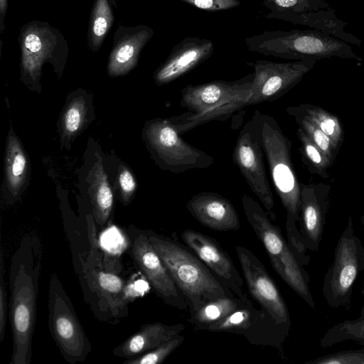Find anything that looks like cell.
Returning a JSON list of instances; mask_svg holds the SVG:
<instances>
[{
  "instance_id": "cell-1",
  "label": "cell",
  "mask_w": 364,
  "mask_h": 364,
  "mask_svg": "<svg viewBox=\"0 0 364 364\" xmlns=\"http://www.w3.org/2000/svg\"><path fill=\"white\" fill-rule=\"evenodd\" d=\"M41 264V240L37 235L27 233L12 255L9 270V318L13 340L10 364L31 363Z\"/></svg>"
},
{
  "instance_id": "cell-2",
  "label": "cell",
  "mask_w": 364,
  "mask_h": 364,
  "mask_svg": "<svg viewBox=\"0 0 364 364\" xmlns=\"http://www.w3.org/2000/svg\"><path fill=\"white\" fill-rule=\"evenodd\" d=\"M253 116L258 123L262 145L274 190L286 211L287 240L300 262L304 266L308 265L310 257L306 255L307 250L299 228L301 183L291 160V141L284 134L274 117L259 110H255Z\"/></svg>"
},
{
  "instance_id": "cell-3",
  "label": "cell",
  "mask_w": 364,
  "mask_h": 364,
  "mask_svg": "<svg viewBox=\"0 0 364 364\" xmlns=\"http://www.w3.org/2000/svg\"><path fill=\"white\" fill-rule=\"evenodd\" d=\"M253 73L237 80L188 85L181 90L180 107L186 111L166 118L181 135L212 121H226L247 107Z\"/></svg>"
},
{
  "instance_id": "cell-4",
  "label": "cell",
  "mask_w": 364,
  "mask_h": 364,
  "mask_svg": "<svg viewBox=\"0 0 364 364\" xmlns=\"http://www.w3.org/2000/svg\"><path fill=\"white\" fill-rule=\"evenodd\" d=\"M146 232L152 246L183 295L190 315L210 301L235 295L187 245L181 244L173 235L170 237Z\"/></svg>"
},
{
  "instance_id": "cell-5",
  "label": "cell",
  "mask_w": 364,
  "mask_h": 364,
  "mask_svg": "<svg viewBox=\"0 0 364 364\" xmlns=\"http://www.w3.org/2000/svg\"><path fill=\"white\" fill-rule=\"evenodd\" d=\"M245 42L252 52L279 58L316 62L339 58L363 62L349 43L314 29L265 31Z\"/></svg>"
},
{
  "instance_id": "cell-6",
  "label": "cell",
  "mask_w": 364,
  "mask_h": 364,
  "mask_svg": "<svg viewBox=\"0 0 364 364\" xmlns=\"http://www.w3.org/2000/svg\"><path fill=\"white\" fill-rule=\"evenodd\" d=\"M84 299L100 321L115 323L129 312L131 293L127 282L118 273L105 269L104 262L88 254L73 259Z\"/></svg>"
},
{
  "instance_id": "cell-7",
  "label": "cell",
  "mask_w": 364,
  "mask_h": 364,
  "mask_svg": "<svg viewBox=\"0 0 364 364\" xmlns=\"http://www.w3.org/2000/svg\"><path fill=\"white\" fill-rule=\"evenodd\" d=\"M242 205L245 217L264 247L274 271L311 308L315 309L309 274L284 239L280 228L250 196H242Z\"/></svg>"
},
{
  "instance_id": "cell-8",
  "label": "cell",
  "mask_w": 364,
  "mask_h": 364,
  "mask_svg": "<svg viewBox=\"0 0 364 364\" xmlns=\"http://www.w3.org/2000/svg\"><path fill=\"white\" fill-rule=\"evenodd\" d=\"M48 328L63 358L70 364L83 362L92 347L58 274L48 287Z\"/></svg>"
},
{
  "instance_id": "cell-9",
  "label": "cell",
  "mask_w": 364,
  "mask_h": 364,
  "mask_svg": "<svg viewBox=\"0 0 364 364\" xmlns=\"http://www.w3.org/2000/svg\"><path fill=\"white\" fill-rule=\"evenodd\" d=\"M363 270L364 246L355 235L353 218L349 216L323 278L322 291L329 306L349 309L355 282Z\"/></svg>"
},
{
  "instance_id": "cell-10",
  "label": "cell",
  "mask_w": 364,
  "mask_h": 364,
  "mask_svg": "<svg viewBox=\"0 0 364 364\" xmlns=\"http://www.w3.org/2000/svg\"><path fill=\"white\" fill-rule=\"evenodd\" d=\"M145 136L157 163L171 173L205 169L214 163L212 156L183 139L167 119L151 121L146 126Z\"/></svg>"
},
{
  "instance_id": "cell-11",
  "label": "cell",
  "mask_w": 364,
  "mask_h": 364,
  "mask_svg": "<svg viewBox=\"0 0 364 364\" xmlns=\"http://www.w3.org/2000/svg\"><path fill=\"white\" fill-rule=\"evenodd\" d=\"M236 252L250 294L285 339L291 323L287 304L277 284L250 250L237 246Z\"/></svg>"
},
{
  "instance_id": "cell-12",
  "label": "cell",
  "mask_w": 364,
  "mask_h": 364,
  "mask_svg": "<svg viewBox=\"0 0 364 364\" xmlns=\"http://www.w3.org/2000/svg\"><path fill=\"white\" fill-rule=\"evenodd\" d=\"M264 156L258 123L252 115L240 132L232 159L251 191L270 213L274 200L265 171Z\"/></svg>"
},
{
  "instance_id": "cell-13",
  "label": "cell",
  "mask_w": 364,
  "mask_h": 364,
  "mask_svg": "<svg viewBox=\"0 0 364 364\" xmlns=\"http://www.w3.org/2000/svg\"><path fill=\"white\" fill-rule=\"evenodd\" d=\"M316 61L277 63L259 60L254 68L252 95L247 106L278 100L296 86Z\"/></svg>"
},
{
  "instance_id": "cell-14",
  "label": "cell",
  "mask_w": 364,
  "mask_h": 364,
  "mask_svg": "<svg viewBox=\"0 0 364 364\" xmlns=\"http://www.w3.org/2000/svg\"><path fill=\"white\" fill-rule=\"evenodd\" d=\"M132 255L139 270L159 297L166 304L179 310L188 309L183 295L152 246L146 231H139L134 237Z\"/></svg>"
},
{
  "instance_id": "cell-15",
  "label": "cell",
  "mask_w": 364,
  "mask_h": 364,
  "mask_svg": "<svg viewBox=\"0 0 364 364\" xmlns=\"http://www.w3.org/2000/svg\"><path fill=\"white\" fill-rule=\"evenodd\" d=\"M181 237L224 286L235 296L247 297L242 276L230 255L215 238L193 230H183Z\"/></svg>"
},
{
  "instance_id": "cell-16",
  "label": "cell",
  "mask_w": 364,
  "mask_h": 364,
  "mask_svg": "<svg viewBox=\"0 0 364 364\" xmlns=\"http://www.w3.org/2000/svg\"><path fill=\"white\" fill-rule=\"evenodd\" d=\"M330 184L301 183L299 228L306 250L316 252L326 224L331 202Z\"/></svg>"
},
{
  "instance_id": "cell-17",
  "label": "cell",
  "mask_w": 364,
  "mask_h": 364,
  "mask_svg": "<svg viewBox=\"0 0 364 364\" xmlns=\"http://www.w3.org/2000/svg\"><path fill=\"white\" fill-rule=\"evenodd\" d=\"M214 44L199 37L183 38L172 49L155 74L156 82L164 85L177 80L208 60L213 53Z\"/></svg>"
},
{
  "instance_id": "cell-18",
  "label": "cell",
  "mask_w": 364,
  "mask_h": 364,
  "mask_svg": "<svg viewBox=\"0 0 364 364\" xmlns=\"http://www.w3.org/2000/svg\"><path fill=\"white\" fill-rule=\"evenodd\" d=\"M186 208L201 225L216 231L237 230L238 214L232 203L215 192L203 191L194 195Z\"/></svg>"
},
{
  "instance_id": "cell-19",
  "label": "cell",
  "mask_w": 364,
  "mask_h": 364,
  "mask_svg": "<svg viewBox=\"0 0 364 364\" xmlns=\"http://www.w3.org/2000/svg\"><path fill=\"white\" fill-rule=\"evenodd\" d=\"M266 18L305 26L356 46H360L362 43L360 38L345 30L348 23L338 18L332 8L299 13L270 11Z\"/></svg>"
},
{
  "instance_id": "cell-20",
  "label": "cell",
  "mask_w": 364,
  "mask_h": 364,
  "mask_svg": "<svg viewBox=\"0 0 364 364\" xmlns=\"http://www.w3.org/2000/svg\"><path fill=\"white\" fill-rule=\"evenodd\" d=\"M184 328L183 323L168 325L155 322L143 325L136 333L115 347L112 353L118 358H132L180 335Z\"/></svg>"
},
{
  "instance_id": "cell-21",
  "label": "cell",
  "mask_w": 364,
  "mask_h": 364,
  "mask_svg": "<svg viewBox=\"0 0 364 364\" xmlns=\"http://www.w3.org/2000/svg\"><path fill=\"white\" fill-rule=\"evenodd\" d=\"M88 193L90 198L92 216L96 225L102 228L108 221L114 204V195L100 156L90 170Z\"/></svg>"
},
{
  "instance_id": "cell-22",
  "label": "cell",
  "mask_w": 364,
  "mask_h": 364,
  "mask_svg": "<svg viewBox=\"0 0 364 364\" xmlns=\"http://www.w3.org/2000/svg\"><path fill=\"white\" fill-rule=\"evenodd\" d=\"M288 114H296L306 118L323 131L331 140L338 151L344 140L343 125L338 117L326 109L309 103L289 106L286 109Z\"/></svg>"
},
{
  "instance_id": "cell-23",
  "label": "cell",
  "mask_w": 364,
  "mask_h": 364,
  "mask_svg": "<svg viewBox=\"0 0 364 364\" xmlns=\"http://www.w3.org/2000/svg\"><path fill=\"white\" fill-rule=\"evenodd\" d=\"M28 166L26 153L11 130L7 141L5 171L7 186L14 197H17L21 193L26 181Z\"/></svg>"
},
{
  "instance_id": "cell-24",
  "label": "cell",
  "mask_w": 364,
  "mask_h": 364,
  "mask_svg": "<svg viewBox=\"0 0 364 364\" xmlns=\"http://www.w3.org/2000/svg\"><path fill=\"white\" fill-rule=\"evenodd\" d=\"M247 297L230 296L210 301L190 315L188 321L200 330H207L208 326L228 316L239 307L250 301Z\"/></svg>"
},
{
  "instance_id": "cell-25",
  "label": "cell",
  "mask_w": 364,
  "mask_h": 364,
  "mask_svg": "<svg viewBox=\"0 0 364 364\" xmlns=\"http://www.w3.org/2000/svg\"><path fill=\"white\" fill-rule=\"evenodd\" d=\"M352 341L360 345H364V314L355 319H346L336 323L328 328L320 340L323 348Z\"/></svg>"
},
{
  "instance_id": "cell-26",
  "label": "cell",
  "mask_w": 364,
  "mask_h": 364,
  "mask_svg": "<svg viewBox=\"0 0 364 364\" xmlns=\"http://www.w3.org/2000/svg\"><path fill=\"white\" fill-rule=\"evenodd\" d=\"M296 135L300 141L299 152L301 160L309 172L323 178H328L329 175L327 170L333 163L300 127L296 130Z\"/></svg>"
},
{
  "instance_id": "cell-27",
  "label": "cell",
  "mask_w": 364,
  "mask_h": 364,
  "mask_svg": "<svg viewBox=\"0 0 364 364\" xmlns=\"http://www.w3.org/2000/svg\"><path fill=\"white\" fill-rule=\"evenodd\" d=\"M150 36L149 31H143L134 42L122 45L115 52L109 65V73L120 75L127 72L134 63L139 48Z\"/></svg>"
},
{
  "instance_id": "cell-28",
  "label": "cell",
  "mask_w": 364,
  "mask_h": 364,
  "mask_svg": "<svg viewBox=\"0 0 364 364\" xmlns=\"http://www.w3.org/2000/svg\"><path fill=\"white\" fill-rule=\"evenodd\" d=\"M87 114V106L82 97H77L67 105L62 119L63 136L70 139L82 127Z\"/></svg>"
},
{
  "instance_id": "cell-29",
  "label": "cell",
  "mask_w": 364,
  "mask_h": 364,
  "mask_svg": "<svg viewBox=\"0 0 364 364\" xmlns=\"http://www.w3.org/2000/svg\"><path fill=\"white\" fill-rule=\"evenodd\" d=\"M313 143L333 163L338 151L331 139L318 127L306 118L296 114H290Z\"/></svg>"
},
{
  "instance_id": "cell-30",
  "label": "cell",
  "mask_w": 364,
  "mask_h": 364,
  "mask_svg": "<svg viewBox=\"0 0 364 364\" xmlns=\"http://www.w3.org/2000/svg\"><path fill=\"white\" fill-rule=\"evenodd\" d=\"M183 341L184 337L178 335L139 357L126 360L123 364H161Z\"/></svg>"
},
{
  "instance_id": "cell-31",
  "label": "cell",
  "mask_w": 364,
  "mask_h": 364,
  "mask_svg": "<svg viewBox=\"0 0 364 364\" xmlns=\"http://www.w3.org/2000/svg\"><path fill=\"white\" fill-rule=\"evenodd\" d=\"M262 4L270 11L277 12L299 13L327 9L309 0H263Z\"/></svg>"
},
{
  "instance_id": "cell-32",
  "label": "cell",
  "mask_w": 364,
  "mask_h": 364,
  "mask_svg": "<svg viewBox=\"0 0 364 364\" xmlns=\"http://www.w3.org/2000/svg\"><path fill=\"white\" fill-rule=\"evenodd\" d=\"M311 364H364V348L335 352L311 361Z\"/></svg>"
},
{
  "instance_id": "cell-33",
  "label": "cell",
  "mask_w": 364,
  "mask_h": 364,
  "mask_svg": "<svg viewBox=\"0 0 364 364\" xmlns=\"http://www.w3.org/2000/svg\"><path fill=\"white\" fill-rule=\"evenodd\" d=\"M196 8L210 12L228 10L239 6V0H180Z\"/></svg>"
},
{
  "instance_id": "cell-34",
  "label": "cell",
  "mask_w": 364,
  "mask_h": 364,
  "mask_svg": "<svg viewBox=\"0 0 364 364\" xmlns=\"http://www.w3.org/2000/svg\"><path fill=\"white\" fill-rule=\"evenodd\" d=\"M0 342L4 338L6 325V316L9 313V304L7 301V292L6 289L5 281L4 279V265L3 251H1L0 262Z\"/></svg>"
},
{
  "instance_id": "cell-35",
  "label": "cell",
  "mask_w": 364,
  "mask_h": 364,
  "mask_svg": "<svg viewBox=\"0 0 364 364\" xmlns=\"http://www.w3.org/2000/svg\"><path fill=\"white\" fill-rule=\"evenodd\" d=\"M117 181L120 188L122 199L124 203H127L136 191V181L132 173L125 166H120L119 168Z\"/></svg>"
},
{
  "instance_id": "cell-36",
  "label": "cell",
  "mask_w": 364,
  "mask_h": 364,
  "mask_svg": "<svg viewBox=\"0 0 364 364\" xmlns=\"http://www.w3.org/2000/svg\"><path fill=\"white\" fill-rule=\"evenodd\" d=\"M24 46L31 53H38L41 49L42 43L37 35L31 33L26 36Z\"/></svg>"
},
{
  "instance_id": "cell-37",
  "label": "cell",
  "mask_w": 364,
  "mask_h": 364,
  "mask_svg": "<svg viewBox=\"0 0 364 364\" xmlns=\"http://www.w3.org/2000/svg\"><path fill=\"white\" fill-rule=\"evenodd\" d=\"M107 20L105 16L100 15L95 18L93 24V32L97 37L104 36L107 30Z\"/></svg>"
},
{
  "instance_id": "cell-38",
  "label": "cell",
  "mask_w": 364,
  "mask_h": 364,
  "mask_svg": "<svg viewBox=\"0 0 364 364\" xmlns=\"http://www.w3.org/2000/svg\"><path fill=\"white\" fill-rule=\"evenodd\" d=\"M309 1H314L316 4H318L325 9L332 8L331 6L326 1V0H309Z\"/></svg>"
},
{
  "instance_id": "cell-39",
  "label": "cell",
  "mask_w": 364,
  "mask_h": 364,
  "mask_svg": "<svg viewBox=\"0 0 364 364\" xmlns=\"http://www.w3.org/2000/svg\"><path fill=\"white\" fill-rule=\"evenodd\" d=\"M360 292L363 297V304L360 311V314H364V284H363L362 289L360 290Z\"/></svg>"
},
{
  "instance_id": "cell-40",
  "label": "cell",
  "mask_w": 364,
  "mask_h": 364,
  "mask_svg": "<svg viewBox=\"0 0 364 364\" xmlns=\"http://www.w3.org/2000/svg\"><path fill=\"white\" fill-rule=\"evenodd\" d=\"M6 4V0H1V11L3 13Z\"/></svg>"
},
{
  "instance_id": "cell-41",
  "label": "cell",
  "mask_w": 364,
  "mask_h": 364,
  "mask_svg": "<svg viewBox=\"0 0 364 364\" xmlns=\"http://www.w3.org/2000/svg\"><path fill=\"white\" fill-rule=\"evenodd\" d=\"M360 222H361V224H362V226H363V232H364V213H363V214L362 215V216L360 218Z\"/></svg>"
}]
</instances>
